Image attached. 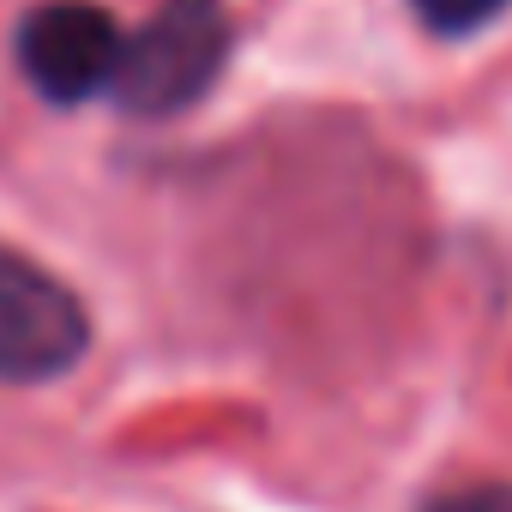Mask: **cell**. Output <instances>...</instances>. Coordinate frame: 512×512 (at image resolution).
<instances>
[{
  "mask_svg": "<svg viewBox=\"0 0 512 512\" xmlns=\"http://www.w3.org/2000/svg\"><path fill=\"white\" fill-rule=\"evenodd\" d=\"M434 512H512V494H500V488H482V494H458V500H440Z\"/></svg>",
  "mask_w": 512,
  "mask_h": 512,
  "instance_id": "cell-5",
  "label": "cell"
},
{
  "mask_svg": "<svg viewBox=\"0 0 512 512\" xmlns=\"http://www.w3.org/2000/svg\"><path fill=\"white\" fill-rule=\"evenodd\" d=\"M121 25L97 0H43L19 19V73L49 103H85L115 85Z\"/></svg>",
  "mask_w": 512,
  "mask_h": 512,
  "instance_id": "cell-3",
  "label": "cell"
},
{
  "mask_svg": "<svg viewBox=\"0 0 512 512\" xmlns=\"http://www.w3.org/2000/svg\"><path fill=\"white\" fill-rule=\"evenodd\" d=\"M91 350V314L31 253L0 247V386L67 380Z\"/></svg>",
  "mask_w": 512,
  "mask_h": 512,
  "instance_id": "cell-2",
  "label": "cell"
},
{
  "mask_svg": "<svg viewBox=\"0 0 512 512\" xmlns=\"http://www.w3.org/2000/svg\"><path fill=\"white\" fill-rule=\"evenodd\" d=\"M229 61V19L217 0H169L127 43L115 67V103L139 121L193 109Z\"/></svg>",
  "mask_w": 512,
  "mask_h": 512,
  "instance_id": "cell-1",
  "label": "cell"
},
{
  "mask_svg": "<svg viewBox=\"0 0 512 512\" xmlns=\"http://www.w3.org/2000/svg\"><path fill=\"white\" fill-rule=\"evenodd\" d=\"M410 7L434 37H476L512 7V0H410Z\"/></svg>",
  "mask_w": 512,
  "mask_h": 512,
  "instance_id": "cell-4",
  "label": "cell"
}]
</instances>
